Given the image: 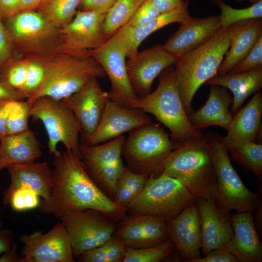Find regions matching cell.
Wrapping results in <instances>:
<instances>
[{
  "label": "cell",
  "mask_w": 262,
  "mask_h": 262,
  "mask_svg": "<svg viewBox=\"0 0 262 262\" xmlns=\"http://www.w3.org/2000/svg\"><path fill=\"white\" fill-rule=\"evenodd\" d=\"M3 19L15 55L42 60L59 52L60 28L36 10L19 12Z\"/></svg>",
  "instance_id": "6"
},
{
  "label": "cell",
  "mask_w": 262,
  "mask_h": 262,
  "mask_svg": "<svg viewBox=\"0 0 262 262\" xmlns=\"http://www.w3.org/2000/svg\"><path fill=\"white\" fill-rule=\"evenodd\" d=\"M176 60V57L159 45L138 51L128 58L127 71L135 94L138 97L150 94L155 78Z\"/></svg>",
  "instance_id": "15"
},
{
  "label": "cell",
  "mask_w": 262,
  "mask_h": 262,
  "mask_svg": "<svg viewBox=\"0 0 262 262\" xmlns=\"http://www.w3.org/2000/svg\"><path fill=\"white\" fill-rule=\"evenodd\" d=\"M210 85L209 97L205 104L188 115V119L191 124L199 130L215 125L227 131L233 118L229 111L233 98L226 88Z\"/></svg>",
  "instance_id": "27"
},
{
  "label": "cell",
  "mask_w": 262,
  "mask_h": 262,
  "mask_svg": "<svg viewBox=\"0 0 262 262\" xmlns=\"http://www.w3.org/2000/svg\"><path fill=\"white\" fill-rule=\"evenodd\" d=\"M0 141V172L12 165L35 161L42 155L39 143L30 130L6 135Z\"/></svg>",
  "instance_id": "29"
},
{
  "label": "cell",
  "mask_w": 262,
  "mask_h": 262,
  "mask_svg": "<svg viewBox=\"0 0 262 262\" xmlns=\"http://www.w3.org/2000/svg\"><path fill=\"white\" fill-rule=\"evenodd\" d=\"M156 90L138 97L130 108L153 115L167 127L175 141L182 143L202 136L201 131L190 123L183 106L176 82L174 68L167 67L159 75Z\"/></svg>",
  "instance_id": "5"
},
{
  "label": "cell",
  "mask_w": 262,
  "mask_h": 262,
  "mask_svg": "<svg viewBox=\"0 0 262 262\" xmlns=\"http://www.w3.org/2000/svg\"><path fill=\"white\" fill-rule=\"evenodd\" d=\"M231 25L221 28L206 44L177 59L174 68L175 80L188 115L194 112L192 101L197 90L217 74L229 47Z\"/></svg>",
  "instance_id": "3"
},
{
  "label": "cell",
  "mask_w": 262,
  "mask_h": 262,
  "mask_svg": "<svg viewBox=\"0 0 262 262\" xmlns=\"http://www.w3.org/2000/svg\"><path fill=\"white\" fill-rule=\"evenodd\" d=\"M31 116L43 124L48 137L50 154H57L59 152L57 145L62 143L67 150L82 159L80 128L72 111L63 99L46 96L37 98L31 106Z\"/></svg>",
  "instance_id": "10"
},
{
  "label": "cell",
  "mask_w": 262,
  "mask_h": 262,
  "mask_svg": "<svg viewBox=\"0 0 262 262\" xmlns=\"http://www.w3.org/2000/svg\"><path fill=\"white\" fill-rule=\"evenodd\" d=\"M7 135L16 134L30 130L28 119L31 105L26 100H8L6 104Z\"/></svg>",
  "instance_id": "36"
},
{
  "label": "cell",
  "mask_w": 262,
  "mask_h": 262,
  "mask_svg": "<svg viewBox=\"0 0 262 262\" xmlns=\"http://www.w3.org/2000/svg\"><path fill=\"white\" fill-rule=\"evenodd\" d=\"M107 13L78 9L68 24L60 28L61 42L59 52L76 56L90 55L108 38L103 30Z\"/></svg>",
  "instance_id": "13"
},
{
  "label": "cell",
  "mask_w": 262,
  "mask_h": 262,
  "mask_svg": "<svg viewBox=\"0 0 262 262\" xmlns=\"http://www.w3.org/2000/svg\"><path fill=\"white\" fill-rule=\"evenodd\" d=\"M125 136L121 135L108 141L93 146L81 145L82 159L87 170L115 162L121 159Z\"/></svg>",
  "instance_id": "30"
},
{
  "label": "cell",
  "mask_w": 262,
  "mask_h": 262,
  "mask_svg": "<svg viewBox=\"0 0 262 262\" xmlns=\"http://www.w3.org/2000/svg\"><path fill=\"white\" fill-rule=\"evenodd\" d=\"M221 29L219 15L192 17L180 23L177 31L163 45L177 59L203 46Z\"/></svg>",
  "instance_id": "19"
},
{
  "label": "cell",
  "mask_w": 262,
  "mask_h": 262,
  "mask_svg": "<svg viewBox=\"0 0 262 262\" xmlns=\"http://www.w3.org/2000/svg\"><path fill=\"white\" fill-rule=\"evenodd\" d=\"M50 196L42 199L41 213L59 219L71 212L94 209L119 223L128 216L126 208L108 196L88 172L82 159L69 150L54 155Z\"/></svg>",
  "instance_id": "1"
},
{
  "label": "cell",
  "mask_w": 262,
  "mask_h": 262,
  "mask_svg": "<svg viewBox=\"0 0 262 262\" xmlns=\"http://www.w3.org/2000/svg\"><path fill=\"white\" fill-rule=\"evenodd\" d=\"M262 95L256 92L252 98L233 116L227 134L222 137L227 150L248 142H256L262 129Z\"/></svg>",
  "instance_id": "23"
},
{
  "label": "cell",
  "mask_w": 262,
  "mask_h": 262,
  "mask_svg": "<svg viewBox=\"0 0 262 262\" xmlns=\"http://www.w3.org/2000/svg\"><path fill=\"white\" fill-rule=\"evenodd\" d=\"M233 230L225 246L240 262H261L262 244L255 226L252 213L236 212L230 216Z\"/></svg>",
  "instance_id": "24"
},
{
  "label": "cell",
  "mask_w": 262,
  "mask_h": 262,
  "mask_svg": "<svg viewBox=\"0 0 262 262\" xmlns=\"http://www.w3.org/2000/svg\"><path fill=\"white\" fill-rule=\"evenodd\" d=\"M202 256L192 259L189 262H238L226 246L212 250Z\"/></svg>",
  "instance_id": "46"
},
{
  "label": "cell",
  "mask_w": 262,
  "mask_h": 262,
  "mask_svg": "<svg viewBox=\"0 0 262 262\" xmlns=\"http://www.w3.org/2000/svg\"><path fill=\"white\" fill-rule=\"evenodd\" d=\"M262 66V36L250 52L229 71L234 73L246 72Z\"/></svg>",
  "instance_id": "42"
},
{
  "label": "cell",
  "mask_w": 262,
  "mask_h": 262,
  "mask_svg": "<svg viewBox=\"0 0 262 262\" xmlns=\"http://www.w3.org/2000/svg\"><path fill=\"white\" fill-rule=\"evenodd\" d=\"M24 98H26L23 94L0 78V100H22Z\"/></svg>",
  "instance_id": "49"
},
{
  "label": "cell",
  "mask_w": 262,
  "mask_h": 262,
  "mask_svg": "<svg viewBox=\"0 0 262 262\" xmlns=\"http://www.w3.org/2000/svg\"><path fill=\"white\" fill-rule=\"evenodd\" d=\"M8 100H0V140L7 135L6 104Z\"/></svg>",
  "instance_id": "54"
},
{
  "label": "cell",
  "mask_w": 262,
  "mask_h": 262,
  "mask_svg": "<svg viewBox=\"0 0 262 262\" xmlns=\"http://www.w3.org/2000/svg\"><path fill=\"white\" fill-rule=\"evenodd\" d=\"M90 55L100 65L111 84L106 92L109 99L122 106L131 108L138 98L131 85L126 67L124 46L115 33Z\"/></svg>",
  "instance_id": "12"
},
{
  "label": "cell",
  "mask_w": 262,
  "mask_h": 262,
  "mask_svg": "<svg viewBox=\"0 0 262 262\" xmlns=\"http://www.w3.org/2000/svg\"><path fill=\"white\" fill-rule=\"evenodd\" d=\"M149 176L136 173L126 167L120 180L134 194L135 196L143 189Z\"/></svg>",
  "instance_id": "45"
},
{
  "label": "cell",
  "mask_w": 262,
  "mask_h": 262,
  "mask_svg": "<svg viewBox=\"0 0 262 262\" xmlns=\"http://www.w3.org/2000/svg\"><path fill=\"white\" fill-rule=\"evenodd\" d=\"M19 12V0H0V13L3 19Z\"/></svg>",
  "instance_id": "50"
},
{
  "label": "cell",
  "mask_w": 262,
  "mask_h": 262,
  "mask_svg": "<svg viewBox=\"0 0 262 262\" xmlns=\"http://www.w3.org/2000/svg\"><path fill=\"white\" fill-rule=\"evenodd\" d=\"M196 199L179 180L163 172L149 177L143 189L125 208L129 215H150L167 221Z\"/></svg>",
  "instance_id": "8"
},
{
  "label": "cell",
  "mask_w": 262,
  "mask_h": 262,
  "mask_svg": "<svg viewBox=\"0 0 262 262\" xmlns=\"http://www.w3.org/2000/svg\"><path fill=\"white\" fill-rule=\"evenodd\" d=\"M116 0H81L79 9L107 13Z\"/></svg>",
  "instance_id": "47"
},
{
  "label": "cell",
  "mask_w": 262,
  "mask_h": 262,
  "mask_svg": "<svg viewBox=\"0 0 262 262\" xmlns=\"http://www.w3.org/2000/svg\"><path fill=\"white\" fill-rule=\"evenodd\" d=\"M17 249V245L12 244L11 247L0 257V262H25L23 257L18 255Z\"/></svg>",
  "instance_id": "53"
},
{
  "label": "cell",
  "mask_w": 262,
  "mask_h": 262,
  "mask_svg": "<svg viewBox=\"0 0 262 262\" xmlns=\"http://www.w3.org/2000/svg\"><path fill=\"white\" fill-rule=\"evenodd\" d=\"M97 79L91 78L79 90L63 99L72 111L82 136L95 131L110 100Z\"/></svg>",
  "instance_id": "17"
},
{
  "label": "cell",
  "mask_w": 262,
  "mask_h": 262,
  "mask_svg": "<svg viewBox=\"0 0 262 262\" xmlns=\"http://www.w3.org/2000/svg\"><path fill=\"white\" fill-rule=\"evenodd\" d=\"M81 0H42L35 10L55 27L61 28L74 17Z\"/></svg>",
  "instance_id": "31"
},
{
  "label": "cell",
  "mask_w": 262,
  "mask_h": 262,
  "mask_svg": "<svg viewBox=\"0 0 262 262\" xmlns=\"http://www.w3.org/2000/svg\"><path fill=\"white\" fill-rule=\"evenodd\" d=\"M15 55L10 37L0 13V71Z\"/></svg>",
  "instance_id": "44"
},
{
  "label": "cell",
  "mask_w": 262,
  "mask_h": 262,
  "mask_svg": "<svg viewBox=\"0 0 262 262\" xmlns=\"http://www.w3.org/2000/svg\"><path fill=\"white\" fill-rule=\"evenodd\" d=\"M234 0L237 1V2H241V1H247L248 2H249V3L253 4H254V3H256V2H257L258 1H259L260 0Z\"/></svg>",
  "instance_id": "56"
},
{
  "label": "cell",
  "mask_w": 262,
  "mask_h": 262,
  "mask_svg": "<svg viewBox=\"0 0 262 262\" xmlns=\"http://www.w3.org/2000/svg\"><path fill=\"white\" fill-rule=\"evenodd\" d=\"M125 168L120 159L87 171L101 189L113 199Z\"/></svg>",
  "instance_id": "33"
},
{
  "label": "cell",
  "mask_w": 262,
  "mask_h": 262,
  "mask_svg": "<svg viewBox=\"0 0 262 262\" xmlns=\"http://www.w3.org/2000/svg\"><path fill=\"white\" fill-rule=\"evenodd\" d=\"M204 84L219 85L232 92L233 100L230 113L233 116L248 97L262 88V66L246 72H229L223 75H217Z\"/></svg>",
  "instance_id": "28"
},
{
  "label": "cell",
  "mask_w": 262,
  "mask_h": 262,
  "mask_svg": "<svg viewBox=\"0 0 262 262\" xmlns=\"http://www.w3.org/2000/svg\"><path fill=\"white\" fill-rule=\"evenodd\" d=\"M42 0H19L20 12L35 10Z\"/></svg>",
  "instance_id": "55"
},
{
  "label": "cell",
  "mask_w": 262,
  "mask_h": 262,
  "mask_svg": "<svg viewBox=\"0 0 262 262\" xmlns=\"http://www.w3.org/2000/svg\"><path fill=\"white\" fill-rule=\"evenodd\" d=\"M11 183L3 194V203L8 205L12 194L21 188H28L43 199H48L52 188V172L47 162L34 161L16 164L7 168Z\"/></svg>",
  "instance_id": "22"
},
{
  "label": "cell",
  "mask_w": 262,
  "mask_h": 262,
  "mask_svg": "<svg viewBox=\"0 0 262 262\" xmlns=\"http://www.w3.org/2000/svg\"><path fill=\"white\" fill-rule=\"evenodd\" d=\"M232 160L252 172L262 181V145L248 142L228 150Z\"/></svg>",
  "instance_id": "35"
},
{
  "label": "cell",
  "mask_w": 262,
  "mask_h": 262,
  "mask_svg": "<svg viewBox=\"0 0 262 262\" xmlns=\"http://www.w3.org/2000/svg\"><path fill=\"white\" fill-rule=\"evenodd\" d=\"M166 222L168 238L173 243L180 260L189 262L192 259L200 257V227L196 202Z\"/></svg>",
  "instance_id": "20"
},
{
  "label": "cell",
  "mask_w": 262,
  "mask_h": 262,
  "mask_svg": "<svg viewBox=\"0 0 262 262\" xmlns=\"http://www.w3.org/2000/svg\"><path fill=\"white\" fill-rule=\"evenodd\" d=\"M196 203L201 233V255L225 246L232 238L230 216L224 213L215 199L197 197Z\"/></svg>",
  "instance_id": "21"
},
{
  "label": "cell",
  "mask_w": 262,
  "mask_h": 262,
  "mask_svg": "<svg viewBox=\"0 0 262 262\" xmlns=\"http://www.w3.org/2000/svg\"><path fill=\"white\" fill-rule=\"evenodd\" d=\"M189 4V0H183L176 8L160 14L142 25L134 27L125 25L119 29L116 33L124 46L126 58L135 54L141 43L154 32L169 24L180 23L190 17Z\"/></svg>",
  "instance_id": "25"
},
{
  "label": "cell",
  "mask_w": 262,
  "mask_h": 262,
  "mask_svg": "<svg viewBox=\"0 0 262 262\" xmlns=\"http://www.w3.org/2000/svg\"><path fill=\"white\" fill-rule=\"evenodd\" d=\"M39 196L28 188H21L12 194L9 204L14 211L22 212L38 208Z\"/></svg>",
  "instance_id": "41"
},
{
  "label": "cell",
  "mask_w": 262,
  "mask_h": 262,
  "mask_svg": "<svg viewBox=\"0 0 262 262\" xmlns=\"http://www.w3.org/2000/svg\"><path fill=\"white\" fill-rule=\"evenodd\" d=\"M180 144L170 139L160 124L151 122L130 132L125 139L122 155L130 170L157 177L163 172L168 154Z\"/></svg>",
  "instance_id": "7"
},
{
  "label": "cell",
  "mask_w": 262,
  "mask_h": 262,
  "mask_svg": "<svg viewBox=\"0 0 262 262\" xmlns=\"http://www.w3.org/2000/svg\"><path fill=\"white\" fill-rule=\"evenodd\" d=\"M146 0H116L106 14L103 22L105 35L109 38L125 26Z\"/></svg>",
  "instance_id": "32"
},
{
  "label": "cell",
  "mask_w": 262,
  "mask_h": 262,
  "mask_svg": "<svg viewBox=\"0 0 262 262\" xmlns=\"http://www.w3.org/2000/svg\"><path fill=\"white\" fill-rule=\"evenodd\" d=\"M13 233L9 229H0V254L8 250L12 245Z\"/></svg>",
  "instance_id": "52"
},
{
  "label": "cell",
  "mask_w": 262,
  "mask_h": 262,
  "mask_svg": "<svg viewBox=\"0 0 262 262\" xmlns=\"http://www.w3.org/2000/svg\"><path fill=\"white\" fill-rule=\"evenodd\" d=\"M134 197L133 193L120 180L113 200L118 205L125 208Z\"/></svg>",
  "instance_id": "48"
},
{
  "label": "cell",
  "mask_w": 262,
  "mask_h": 262,
  "mask_svg": "<svg viewBox=\"0 0 262 262\" xmlns=\"http://www.w3.org/2000/svg\"><path fill=\"white\" fill-rule=\"evenodd\" d=\"M183 0H149L161 14L169 11L179 6Z\"/></svg>",
  "instance_id": "51"
},
{
  "label": "cell",
  "mask_w": 262,
  "mask_h": 262,
  "mask_svg": "<svg viewBox=\"0 0 262 262\" xmlns=\"http://www.w3.org/2000/svg\"><path fill=\"white\" fill-rule=\"evenodd\" d=\"M27 60L26 80L21 92L26 99L39 87L45 75V68L42 61L33 59Z\"/></svg>",
  "instance_id": "40"
},
{
  "label": "cell",
  "mask_w": 262,
  "mask_h": 262,
  "mask_svg": "<svg viewBox=\"0 0 262 262\" xmlns=\"http://www.w3.org/2000/svg\"><path fill=\"white\" fill-rule=\"evenodd\" d=\"M68 233L74 258L103 244L113 235L116 223L94 209L67 213L60 218Z\"/></svg>",
  "instance_id": "11"
},
{
  "label": "cell",
  "mask_w": 262,
  "mask_h": 262,
  "mask_svg": "<svg viewBox=\"0 0 262 262\" xmlns=\"http://www.w3.org/2000/svg\"><path fill=\"white\" fill-rule=\"evenodd\" d=\"M42 61L45 68L44 80L27 101L31 106L42 97L62 100L76 93L91 78L106 74L91 55L76 56L57 52Z\"/></svg>",
  "instance_id": "4"
},
{
  "label": "cell",
  "mask_w": 262,
  "mask_h": 262,
  "mask_svg": "<svg viewBox=\"0 0 262 262\" xmlns=\"http://www.w3.org/2000/svg\"><path fill=\"white\" fill-rule=\"evenodd\" d=\"M160 14L149 0H146L135 11L125 25L137 27L150 21Z\"/></svg>",
  "instance_id": "43"
},
{
  "label": "cell",
  "mask_w": 262,
  "mask_h": 262,
  "mask_svg": "<svg viewBox=\"0 0 262 262\" xmlns=\"http://www.w3.org/2000/svg\"><path fill=\"white\" fill-rule=\"evenodd\" d=\"M210 150L217 181L215 201L219 209L229 215L236 212L255 211L260 203V195L248 189L230 162L222 137L217 134L205 136Z\"/></svg>",
  "instance_id": "9"
},
{
  "label": "cell",
  "mask_w": 262,
  "mask_h": 262,
  "mask_svg": "<svg viewBox=\"0 0 262 262\" xmlns=\"http://www.w3.org/2000/svg\"><path fill=\"white\" fill-rule=\"evenodd\" d=\"M27 71V59L15 55L0 71V78L21 92L26 82Z\"/></svg>",
  "instance_id": "39"
},
{
  "label": "cell",
  "mask_w": 262,
  "mask_h": 262,
  "mask_svg": "<svg viewBox=\"0 0 262 262\" xmlns=\"http://www.w3.org/2000/svg\"><path fill=\"white\" fill-rule=\"evenodd\" d=\"M1 226H2V223L0 222V229L1 228Z\"/></svg>",
  "instance_id": "57"
},
{
  "label": "cell",
  "mask_w": 262,
  "mask_h": 262,
  "mask_svg": "<svg viewBox=\"0 0 262 262\" xmlns=\"http://www.w3.org/2000/svg\"><path fill=\"white\" fill-rule=\"evenodd\" d=\"M151 122L150 117L143 111L125 107L109 100L97 128L91 134L82 136L81 145L102 143Z\"/></svg>",
  "instance_id": "16"
},
{
  "label": "cell",
  "mask_w": 262,
  "mask_h": 262,
  "mask_svg": "<svg viewBox=\"0 0 262 262\" xmlns=\"http://www.w3.org/2000/svg\"><path fill=\"white\" fill-rule=\"evenodd\" d=\"M212 1L219 8L221 12L219 15L221 28L246 19L262 18V0L242 9L232 7L223 0H212Z\"/></svg>",
  "instance_id": "37"
},
{
  "label": "cell",
  "mask_w": 262,
  "mask_h": 262,
  "mask_svg": "<svg viewBox=\"0 0 262 262\" xmlns=\"http://www.w3.org/2000/svg\"><path fill=\"white\" fill-rule=\"evenodd\" d=\"M126 247L113 235L100 246L85 251L78 259L82 262H123Z\"/></svg>",
  "instance_id": "34"
},
{
  "label": "cell",
  "mask_w": 262,
  "mask_h": 262,
  "mask_svg": "<svg viewBox=\"0 0 262 262\" xmlns=\"http://www.w3.org/2000/svg\"><path fill=\"white\" fill-rule=\"evenodd\" d=\"M118 223L114 236L126 247H147L168 238L166 220L159 216L131 215Z\"/></svg>",
  "instance_id": "18"
},
{
  "label": "cell",
  "mask_w": 262,
  "mask_h": 262,
  "mask_svg": "<svg viewBox=\"0 0 262 262\" xmlns=\"http://www.w3.org/2000/svg\"><path fill=\"white\" fill-rule=\"evenodd\" d=\"M163 173L179 180L196 197L215 199L217 179L205 136L180 143L166 157Z\"/></svg>",
  "instance_id": "2"
},
{
  "label": "cell",
  "mask_w": 262,
  "mask_h": 262,
  "mask_svg": "<svg viewBox=\"0 0 262 262\" xmlns=\"http://www.w3.org/2000/svg\"><path fill=\"white\" fill-rule=\"evenodd\" d=\"M21 256L25 262H75L67 231L61 221L48 232L37 231L21 235Z\"/></svg>",
  "instance_id": "14"
},
{
  "label": "cell",
  "mask_w": 262,
  "mask_h": 262,
  "mask_svg": "<svg viewBox=\"0 0 262 262\" xmlns=\"http://www.w3.org/2000/svg\"><path fill=\"white\" fill-rule=\"evenodd\" d=\"M261 36L262 18L246 19L232 24L229 47L217 75L229 72L250 52Z\"/></svg>",
  "instance_id": "26"
},
{
  "label": "cell",
  "mask_w": 262,
  "mask_h": 262,
  "mask_svg": "<svg viewBox=\"0 0 262 262\" xmlns=\"http://www.w3.org/2000/svg\"><path fill=\"white\" fill-rule=\"evenodd\" d=\"M174 249V245L169 238L147 247H127L123 262H160L169 256Z\"/></svg>",
  "instance_id": "38"
}]
</instances>
